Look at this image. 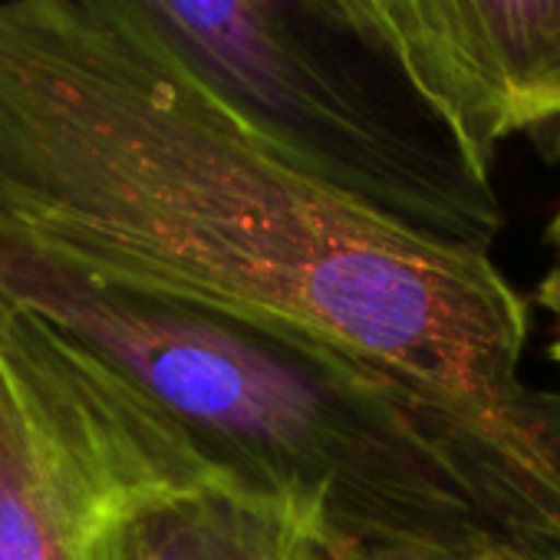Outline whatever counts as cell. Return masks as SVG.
Here are the masks:
<instances>
[{
  "label": "cell",
  "mask_w": 560,
  "mask_h": 560,
  "mask_svg": "<svg viewBox=\"0 0 560 560\" xmlns=\"http://www.w3.org/2000/svg\"><path fill=\"white\" fill-rule=\"evenodd\" d=\"M172 67L267 149L448 247L491 250V162L389 57L311 0H54Z\"/></svg>",
  "instance_id": "3"
},
{
  "label": "cell",
  "mask_w": 560,
  "mask_h": 560,
  "mask_svg": "<svg viewBox=\"0 0 560 560\" xmlns=\"http://www.w3.org/2000/svg\"><path fill=\"white\" fill-rule=\"evenodd\" d=\"M383 57L396 60L491 162L504 142L494 103L468 54L452 0H311Z\"/></svg>",
  "instance_id": "7"
},
{
  "label": "cell",
  "mask_w": 560,
  "mask_h": 560,
  "mask_svg": "<svg viewBox=\"0 0 560 560\" xmlns=\"http://www.w3.org/2000/svg\"><path fill=\"white\" fill-rule=\"evenodd\" d=\"M214 478L129 383L0 298V560H113L136 511Z\"/></svg>",
  "instance_id": "4"
},
{
  "label": "cell",
  "mask_w": 560,
  "mask_h": 560,
  "mask_svg": "<svg viewBox=\"0 0 560 560\" xmlns=\"http://www.w3.org/2000/svg\"><path fill=\"white\" fill-rule=\"evenodd\" d=\"M0 208L100 267L399 373L560 494V393L524 383L527 304L488 250L353 201L54 0H0Z\"/></svg>",
  "instance_id": "1"
},
{
  "label": "cell",
  "mask_w": 560,
  "mask_h": 560,
  "mask_svg": "<svg viewBox=\"0 0 560 560\" xmlns=\"http://www.w3.org/2000/svg\"><path fill=\"white\" fill-rule=\"evenodd\" d=\"M0 298L96 357L334 560L560 547V494L511 448L320 334L100 267L4 208Z\"/></svg>",
  "instance_id": "2"
},
{
  "label": "cell",
  "mask_w": 560,
  "mask_h": 560,
  "mask_svg": "<svg viewBox=\"0 0 560 560\" xmlns=\"http://www.w3.org/2000/svg\"><path fill=\"white\" fill-rule=\"evenodd\" d=\"M501 139L560 159V0H452Z\"/></svg>",
  "instance_id": "6"
},
{
  "label": "cell",
  "mask_w": 560,
  "mask_h": 560,
  "mask_svg": "<svg viewBox=\"0 0 560 560\" xmlns=\"http://www.w3.org/2000/svg\"><path fill=\"white\" fill-rule=\"evenodd\" d=\"M353 560H560V547L530 544H488L468 550H380Z\"/></svg>",
  "instance_id": "8"
},
{
  "label": "cell",
  "mask_w": 560,
  "mask_h": 560,
  "mask_svg": "<svg viewBox=\"0 0 560 560\" xmlns=\"http://www.w3.org/2000/svg\"><path fill=\"white\" fill-rule=\"evenodd\" d=\"M547 244H550V250H553V267H550V273L540 280L537 284V291H534V304L547 314V320H550V343H547V350H550V357L560 363V211L553 214V221L547 224Z\"/></svg>",
  "instance_id": "9"
},
{
  "label": "cell",
  "mask_w": 560,
  "mask_h": 560,
  "mask_svg": "<svg viewBox=\"0 0 560 560\" xmlns=\"http://www.w3.org/2000/svg\"><path fill=\"white\" fill-rule=\"evenodd\" d=\"M113 560H334L291 514L224 478L149 501L122 527Z\"/></svg>",
  "instance_id": "5"
}]
</instances>
